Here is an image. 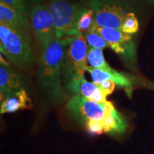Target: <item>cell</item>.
<instances>
[{
	"instance_id": "cell-1",
	"label": "cell",
	"mask_w": 154,
	"mask_h": 154,
	"mask_svg": "<svg viewBox=\"0 0 154 154\" xmlns=\"http://www.w3.org/2000/svg\"><path fill=\"white\" fill-rule=\"evenodd\" d=\"M64 54V40L57 37L41 51L36 76L42 89L52 100L59 99L62 94Z\"/></svg>"
},
{
	"instance_id": "cell-2",
	"label": "cell",
	"mask_w": 154,
	"mask_h": 154,
	"mask_svg": "<svg viewBox=\"0 0 154 154\" xmlns=\"http://www.w3.org/2000/svg\"><path fill=\"white\" fill-rule=\"evenodd\" d=\"M28 32L0 24L1 54L22 70H27L34 61Z\"/></svg>"
},
{
	"instance_id": "cell-3",
	"label": "cell",
	"mask_w": 154,
	"mask_h": 154,
	"mask_svg": "<svg viewBox=\"0 0 154 154\" xmlns=\"http://www.w3.org/2000/svg\"><path fill=\"white\" fill-rule=\"evenodd\" d=\"M151 0H88V5L94 11V23L100 27L121 31L124 17L143 4Z\"/></svg>"
},
{
	"instance_id": "cell-4",
	"label": "cell",
	"mask_w": 154,
	"mask_h": 154,
	"mask_svg": "<svg viewBox=\"0 0 154 154\" xmlns=\"http://www.w3.org/2000/svg\"><path fill=\"white\" fill-rule=\"evenodd\" d=\"M65 54L62 67V79L65 86L80 79L88 67V45L84 34L64 38Z\"/></svg>"
},
{
	"instance_id": "cell-5",
	"label": "cell",
	"mask_w": 154,
	"mask_h": 154,
	"mask_svg": "<svg viewBox=\"0 0 154 154\" xmlns=\"http://www.w3.org/2000/svg\"><path fill=\"white\" fill-rule=\"evenodd\" d=\"M48 5L54 22L57 38L61 39L79 34V21L88 5L69 0H49Z\"/></svg>"
},
{
	"instance_id": "cell-6",
	"label": "cell",
	"mask_w": 154,
	"mask_h": 154,
	"mask_svg": "<svg viewBox=\"0 0 154 154\" xmlns=\"http://www.w3.org/2000/svg\"><path fill=\"white\" fill-rule=\"evenodd\" d=\"M29 16L36 42L42 51L57 37L54 22L49 5L35 4L30 9Z\"/></svg>"
},
{
	"instance_id": "cell-7",
	"label": "cell",
	"mask_w": 154,
	"mask_h": 154,
	"mask_svg": "<svg viewBox=\"0 0 154 154\" xmlns=\"http://www.w3.org/2000/svg\"><path fill=\"white\" fill-rule=\"evenodd\" d=\"M105 103H99L75 95L68 102L66 109L77 120L86 124L88 121H102L104 119L106 116Z\"/></svg>"
},
{
	"instance_id": "cell-8",
	"label": "cell",
	"mask_w": 154,
	"mask_h": 154,
	"mask_svg": "<svg viewBox=\"0 0 154 154\" xmlns=\"http://www.w3.org/2000/svg\"><path fill=\"white\" fill-rule=\"evenodd\" d=\"M0 94L1 101L24 88V82L19 73L0 56Z\"/></svg>"
},
{
	"instance_id": "cell-9",
	"label": "cell",
	"mask_w": 154,
	"mask_h": 154,
	"mask_svg": "<svg viewBox=\"0 0 154 154\" xmlns=\"http://www.w3.org/2000/svg\"><path fill=\"white\" fill-rule=\"evenodd\" d=\"M66 88L76 95L83 96L97 103H104L108 101L106 96L94 82H88L84 76H83L80 79L71 83Z\"/></svg>"
},
{
	"instance_id": "cell-10",
	"label": "cell",
	"mask_w": 154,
	"mask_h": 154,
	"mask_svg": "<svg viewBox=\"0 0 154 154\" xmlns=\"http://www.w3.org/2000/svg\"><path fill=\"white\" fill-rule=\"evenodd\" d=\"M86 72L90 73L92 81L95 84H99L106 80L113 81L116 85L121 87H130L132 84L129 75L117 72L113 68L109 72H105L88 66L86 69Z\"/></svg>"
},
{
	"instance_id": "cell-11",
	"label": "cell",
	"mask_w": 154,
	"mask_h": 154,
	"mask_svg": "<svg viewBox=\"0 0 154 154\" xmlns=\"http://www.w3.org/2000/svg\"><path fill=\"white\" fill-rule=\"evenodd\" d=\"M0 24L29 32L27 16L23 15L9 6L0 2Z\"/></svg>"
},
{
	"instance_id": "cell-12",
	"label": "cell",
	"mask_w": 154,
	"mask_h": 154,
	"mask_svg": "<svg viewBox=\"0 0 154 154\" xmlns=\"http://www.w3.org/2000/svg\"><path fill=\"white\" fill-rule=\"evenodd\" d=\"M32 101L26 91L22 89L1 101V113H14L19 110L32 109Z\"/></svg>"
},
{
	"instance_id": "cell-13",
	"label": "cell",
	"mask_w": 154,
	"mask_h": 154,
	"mask_svg": "<svg viewBox=\"0 0 154 154\" xmlns=\"http://www.w3.org/2000/svg\"><path fill=\"white\" fill-rule=\"evenodd\" d=\"M91 29L95 31L103 39L109 44V46L116 44H124L126 42L132 41V36L126 34L119 29H115L111 28L100 27L93 24Z\"/></svg>"
},
{
	"instance_id": "cell-14",
	"label": "cell",
	"mask_w": 154,
	"mask_h": 154,
	"mask_svg": "<svg viewBox=\"0 0 154 154\" xmlns=\"http://www.w3.org/2000/svg\"><path fill=\"white\" fill-rule=\"evenodd\" d=\"M101 123L103 125V132L108 134H121L126 128L124 119L116 109L106 116Z\"/></svg>"
},
{
	"instance_id": "cell-15",
	"label": "cell",
	"mask_w": 154,
	"mask_h": 154,
	"mask_svg": "<svg viewBox=\"0 0 154 154\" xmlns=\"http://www.w3.org/2000/svg\"><path fill=\"white\" fill-rule=\"evenodd\" d=\"M87 63L92 68L101 69L105 72H109L112 69L106 61L102 49L88 47Z\"/></svg>"
},
{
	"instance_id": "cell-16",
	"label": "cell",
	"mask_w": 154,
	"mask_h": 154,
	"mask_svg": "<svg viewBox=\"0 0 154 154\" xmlns=\"http://www.w3.org/2000/svg\"><path fill=\"white\" fill-rule=\"evenodd\" d=\"M94 23V11L88 6V8L81 17L77 26L78 34H84L91 29Z\"/></svg>"
},
{
	"instance_id": "cell-17",
	"label": "cell",
	"mask_w": 154,
	"mask_h": 154,
	"mask_svg": "<svg viewBox=\"0 0 154 154\" xmlns=\"http://www.w3.org/2000/svg\"><path fill=\"white\" fill-rule=\"evenodd\" d=\"M84 36L88 48L103 49L109 47V44L103 39V38L91 29L84 34Z\"/></svg>"
},
{
	"instance_id": "cell-18",
	"label": "cell",
	"mask_w": 154,
	"mask_h": 154,
	"mask_svg": "<svg viewBox=\"0 0 154 154\" xmlns=\"http://www.w3.org/2000/svg\"><path fill=\"white\" fill-rule=\"evenodd\" d=\"M139 24L136 14L134 12H130L126 15L121 26V31L124 33L134 34L138 32Z\"/></svg>"
},
{
	"instance_id": "cell-19",
	"label": "cell",
	"mask_w": 154,
	"mask_h": 154,
	"mask_svg": "<svg viewBox=\"0 0 154 154\" xmlns=\"http://www.w3.org/2000/svg\"><path fill=\"white\" fill-rule=\"evenodd\" d=\"M31 0H0V2L9 6L25 16L29 14Z\"/></svg>"
},
{
	"instance_id": "cell-20",
	"label": "cell",
	"mask_w": 154,
	"mask_h": 154,
	"mask_svg": "<svg viewBox=\"0 0 154 154\" xmlns=\"http://www.w3.org/2000/svg\"><path fill=\"white\" fill-rule=\"evenodd\" d=\"M85 125L88 132L92 134L98 135L103 132V128L101 121H88Z\"/></svg>"
},
{
	"instance_id": "cell-21",
	"label": "cell",
	"mask_w": 154,
	"mask_h": 154,
	"mask_svg": "<svg viewBox=\"0 0 154 154\" xmlns=\"http://www.w3.org/2000/svg\"><path fill=\"white\" fill-rule=\"evenodd\" d=\"M101 91L105 94L106 96H109L113 93L114 91L115 86L116 84L113 81L106 80L99 84H96Z\"/></svg>"
}]
</instances>
